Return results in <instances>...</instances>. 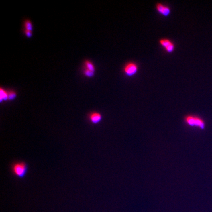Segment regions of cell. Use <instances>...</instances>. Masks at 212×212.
Returning <instances> with one entry per match:
<instances>
[{
  "label": "cell",
  "mask_w": 212,
  "mask_h": 212,
  "mask_svg": "<svg viewBox=\"0 0 212 212\" xmlns=\"http://www.w3.org/2000/svg\"><path fill=\"white\" fill-rule=\"evenodd\" d=\"M12 173L20 179H23L28 171V166L25 162H16L11 166Z\"/></svg>",
  "instance_id": "6da1fadb"
},
{
  "label": "cell",
  "mask_w": 212,
  "mask_h": 212,
  "mask_svg": "<svg viewBox=\"0 0 212 212\" xmlns=\"http://www.w3.org/2000/svg\"><path fill=\"white\" fill-rule=\"evenodd\" d=\"M184 121L189 126L195 127L201 130L205 128V121L202 118L195 115H187L184 118Z\"/></svg>",
  "instance_id": "7a4b0ae2"
},
{
  "label": "cell",
  "mask_w": 212,
  "mask_h": 212,
  "mask_svg": "<svg viewBox=\"0 0 212 212\" xmlns=\"http://www.w3.org/2000/svg\"><path fill=\"white\" fill-rule=\"evenodd\" d=\"M138 70V66L137 64L133 62H129L125 65L124 71L125 74L129 77H132L137 73Z\"/></svg>",
  "instance_id": "3957f363"
},
{
  "label": "cell",
  "mask_w": 212,
  "mask_h": 212,
  "mask_svg": "<svg viewBox=\"0 0 212 212\" xmlns=\"http://www.w3.org/2000/svg\"><path fill=\"white\" fill-rule=\"evenodd\" d=\"M103 119V116L100 113L97 111H93L88 115V119L91 124L97 125L100 123Z\"/></svg>",
  "instance_id": "277c9868"
},
{
  "label": "cell",
  "mask_w": 212,
  "mask_h": 212,
  "mask_svg": "<svg viewBox=\"0 0 212 212\" xmlns=\"http://www.w3.org/2000/svg\"><path fill=\"white\" fill-rule=\"evenodd\" d=\"M160 43L168 53H172L174 50V44L170 40L162 39L160 40Z\"/></svg>",
  "instance_id": "5b68a950"
},
{
  "label": "cell",
  "mask_w": 212,
  "mask_h": 212,
  "mask_svg": "<svg viewBox=\"0 0 212 212\" xmlns=\"http://www.w3.org/2000/svg\"><path fill=\"white\" fill-rule=\"evenodd\" d=\"M156 9L159 13L164 16H168L171 12L170 9L169 7L164 5L162 3H159L157 4Z\"/></svg>",
  "instance_id": "8992f818"
},
{
  "label": "cell",
  "mask_w": 212,
  "mask_h": 212,
  "mask_svg": "<svg viewBox=\"0 0 212 212\" xmlns=\"http://www.w3.org/2000/svg\"><path fill=\"white\" fill-rule=\"evenodd\" d=\"M0 95L1 103L3 101L8 100V91H5V89H3V88H1L0 89Z\"/></svg>",
  "instance_id": "52a82bcc"
},
{
  "label": "cell",
  "mask_w": 212,
  "mask_h": 212,
  "mask_svg": "<svg viewBox=\"0 0 212 212\" xmlns=\"http://www.w3.org/2000/svg\"><path fill=\"white\" fill-rule=\"evenodd\" d=\"M84 64H85V68L92 71L93 72H95V66L93 64V63L91 62V60H85V62H84Z\"/></svg>",
  "instance_id": "ba28073f"
},
{
  "label": "cell",
  "mask_w": 212,
  "mask_h": 212,
  "mask_svg": "<svg viewBox=\"0 0 212 212\" xmlns=\"http://www.w3.org/2000/svg\"><path fill=\"white\" fill-rule=\"evenodd\" d=\"M24 27L25 30L33 31V24L31 21L29 19H26V20L24 21Z\"/></svg>",
  "instance_id": "9c48e42d"
},
{
  "label": "cell",
  "mask_w": 212,
  "mask_h": 212,
  "mask_svg": "<svg viewBox=\"0 0 212 212\" xmlns=\"http://www.w3.org/2000/svg\"><path fill=\"white\" fill-rule=\"evenodd\" d=\"M17 97V93L13 91H8V100L12 101L15 99Z\"/></svg>",
  "instance_id": "30bf717a"
},
{
  "label": "cell",
  "mask_w": 212,
  "mask_h": 212,
  "mask_svg": "<svg viewBox=\"0 0 212 212\" xmlns=\"http://www.w3.org/2000/svg\"><path fill=\"white\" fill-rule=\"evenodd\" d=\"M84 74L87 77H92L94 76V72L84 67Z\"/></svg>",
  "instance_id": "8fae6325"
},
{
  "label": "cell",
  "mask_w": 212,
  "mask_h": 212,
  "mask_svg": "<svg viewBox=\"0 0 212 212\" xmlns=\"http://www.w3.org/2000/svg\"><path fill=\"white\" fill-rule=\"evenodd\" d=\"M24 33L26 35L27 38H31L33 35L32 31H29V30H24Z\"/></svg>",
  "instance_id": "7c38bea8"
}]
</instances>
